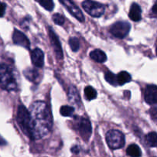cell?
<instances>
[{
	"mask_svg": "<svg viewBox=\"0 0 157 157\" xmlns=\"http://www.w3.org/2000/svg\"><path fill=\"white\" fill-rule=\"evenodd\" d=\"M71 152H73V153H75V154H78V153H79V148H78V147H72Z\"/></svg>",
	"mask_w": 157,
	"mask_h": 157,
	"instance_id": "83f0119b",
	"label": "cell"
},
{
	"mask_svg": "<svg viewBox=\"0 0 157 157\" xmlns=\"http://www.w3.org/2000/svg\"><path fill=\"white\" fill-rule=\"evenodd\" d=\"M60 2L64 5L66 9L69 11V12L73 16H75L78 21H81V22H83L84 21V16L83 15L82 12H81V9L73 2L69 1V0H64V1L61 0V1H60Z\"/></svg>",
	"mask_w": 157,
	"mask_h": 157,
	"instance_id": "ba28073f",
	"label": "cell"
},
{
	"mask_svg": "<svg viewBox=\"0 0 157 157\" xmlns=\"http://www.w3.org/2000/svg\"><path fill=\"white\" fill-rule=\"evenodd\" d=\"M106 141L109 147L113 150H117L124 147L125 144V136L119 130H109L106 135Z\"/></svg>",
	"mask_w": 157,
	"mask_h": 157,
	"instance_id": "3957f363",
	"label": "cell"
},
{
	"mask_svg": "<svg viewBox=\"0 0 157 157\" xmlns=\"http://www.w3.org/2000/svg\"><path fill=\"white\" fill-rule=\"evenodd\" d=\"M24 75L28 80L32 81V82H36L37 80L39 78V73L38 71L33 68H27L24 71Z\"/></svg>",
	"mask_w": 157,
	"mask_h": 157,
	"instance_id": "e0dca14e",
	"label": "cell"
},
{
	"mask_svg": "<svg viewBox=\"0 0 157 157\" xmlns=\"http://www.w3.org/2000/svg\"><path fill=\"white\" fill-rule=\"evenodd\" d=\"M29 137L38 140L48 134L53 125L50 107L44 101H36L29 108Z\"/></svg>",
	"mask_w": 157,
	"mask_h": 157,
	"instance_id": "6da1fadb",
	"label": "cell"
},
{
	"mask_svg": "<svg viewBox=\"0 0 157 157\" xmlns=\"http://www.w3.org/2000/svg\"><path fill=\"white\" fill-rule=\"evenodd\" d=\"M49 37H50L51 43H52V45L53 47L54 51H55V53L56 55L57 58L58 59H62L63 58V52H62V48H61V43H60L59 39H58V37L57 36L56 34L55 33V32L53 31V29L52 28H49Z\"/></svg>",
	"mask_w": 157,
	"mask_h": 157,
	"instance_id": "9c48e42d",
	"label": "cell"
},
{
	"mask_svg": "<svg viewBox=\"0 0 157 157\" xmlns=\"http://www.w3.org/2000/svg\"><path fill=\"white\" fill-rule=\"evenodd\" d=\"M130 25L127 21H117L110 27V32L112 35L118 38H124L129 34Z\"/></svg>",
	"mask_w": 157,
	"mask_h": 157,
	"instance_id": "52a82bcc",
	"label": "cell"
},
{
	"mask_svg": "<svg viewBox=\"0 0 157 157\" xmlns=\"http://www.w3.org/2000/svg\"><path fill=\"white\" fill-rule=\"evenodd\" d=\"M40 5L42 6L44 9H45L46 10L48 11H52L54 9V2L51 0H45V1H41L38 2Z\"/></svg>",
	"mask_w": 157,
	"mask_h": 157,
	"instance_id": "cb8c5ba5",
	"label": "cell"
},
{
	"mask_svg": "<svg viewBox=\"0 0 157 157\" xmlns=\"http://www.w3.org/2000/svg\"><path fill=\"white\" fill-rule=\"evenodd\" d=\"M117 84V85H124L126 83L131 81V76L127 71H121L116 76Z\"/></svg>",
	"mask_w": 157,
	"mask_h": 157,
	"instance_id": "2e32d148",
	"label": "cell"
},
{
	"mask_svg": "<svg viewBox=\"0 0 157 157\" xmlns=\"http://www.w3.org/2000/svg\"><path fill=\"white\" fill-rule=\"evenodd\" d=\"M146 140L147 144L150 147H157V133L155 132H150L146 136Z\"/></svg>",
	"mask_w": 157,
	"mask_h": 157,
	"instance_id": "d6986e66",
	"label": "cell"
},
{
	"mask_svg": "<svg viewBox=\"0 0 157 157\" xmlns=\"http://www.w3.org/2000/svg\"><path fill=\"white\" fill-rule=\"evenodd\" d=\"M6 9V5L4 2H0V17H2L4 15Z\"/></svg>",
	"mask_w": 157,
	"mask_h": 157,
	"instance_id": "4316f807",
	"label": "cell"
},
{
	"mask_svg": "<svg viewBox=\"0 0 157 157\" xmlns=\"http://www.w3.org/2000/svg\"><path fill=\"white\" fill-rule=\"evenodd\" d=\"M0 87L7 91L15 90L18 87L17 78L13 69L8 64H0Z\"/></svg>",
	"mask_w": 157,
	"mask_h": 157,
	"instance_id": "7a4b0ae2",
	"label": "cell"
},
{
	"mask_svg": "<svg viewBox=\"0 0 157 157\" xmlns=\"http://www.w3.org/2000/svg\"><path fill=\"white\" fill-rule=\"evenodd\" d=\"M44 52L40 48H35L31 53L32 64L36 67H42L44 65Z\"/></svg>",
	"mask_w": 157,
	"mask_h": 157,
	"instance_id": "7c38bea8",
	"label": "cell"
},
{
	"mask_svg": "<svg viewBox=\"0 0 157 157\" xmlns=\"http://www.w3.org/2000/svg\"><path fill=\"white\" fill-rule=\"evenodd\" d=\"M150 115H151V118L153 119V121L157 124V107L150 110Z\"/></svg>",
	"mask_w": 157,
	"mask_h": 157,
	"instance_id": "484cf974",
	"label": "cell"
},
{
	"mask_svg": "<svg viewBox=\"0 0 157 157\" xmlns=\"http://www.w3.org/2000/svg\"><path fill=\"white\" fill-rule=\"evenodd\" d=\"M84 94H85L87 100L91 101V100L95 99L97 98L98 94H97L96 90L94 87H92L91 86H87L84 88Z\"/></svg>",
	"mask_w": 157,
	"mask_h": 157,
	"instance_id": "ffe728a7",
	"label": "cell"
},
{
	"mask_svg": "<svg viewBox=\"0 0 157 157\" xmlns=\"http://www.w3.org/2000/svg\"><path fill=\"white\" fill-rule=\"evenodd\" d=\"M144 99L148 104H157V86H147L144 92Z\"/></svg>",
	"mask_w": 157,
	"mask_h": 157,
	"instance_id": "8fae6325",
	"label": "cell"
},
{
	"mask_svg": "<svg viewBox=\"0 0 157 157\" xmlns=\"http://www.w3.org/2000/svg\"><path fill=\"white\" fill-rule=\"evenodd\" d=\"M17 123L23 133L29 137V112L25 106L20 105L17 110Z\"/></svg>",
	"mask_w": 157,
	"mask_h": 157,
	"instance_id": "277c9868",
	"label": "cell"
},
{
	"mask_svg": "<svg viewBox=\"0 0 157 157\" xmlns=\"http://www.w3.org/2000/svg\"><path fill=\"white\" fill-rule=\"evenodd\" d=\"M105 79L109 84H112V85H117V78L116 75H113L112 72L107 71V73L105 74Z\"/></svg>",
	"mask_w": 157,
	"mask_h": 157,
	"instance_id": "603a6c76",
	"label": "cell"
},
{
	"mask_svg": "<svg viewBox=\"0 0 157 157\" xmlns=\"http://www.w3.org/2000/svg\"><path fill=\"white\" fill-rule=\"evenodd\" d=\"M76 127L80 135L84 140L87 141L91 135V124L85 117H76Z\"/></svg>",
	"mask_w": 157,
	"mask_h": 157,
	"instance_id": "8992f818",
	"label": "cell"
},
{
	"mask_svg": "<svg viewBox=\"0 0 157 157\" xmlns=\"http://www.w3.org/2000/svg\"><path fill=\"white\" fill-rule=\"evenodd\" d=\"M82 6L85 12L93 17H101L105 11V6L98 2L84 1Z\"/></svg>",
	"mask_w": 157,
	"mask_h": 157,
	"instance_id": "5b68a950",
	"label": "cell"
},
{
	"mask_svg": "<svg viewBox=\"0 0 157 157\" xmlns=\"http://www.w3.org/2000/svg\"><path fill=\"white\" fill-rule=\"evenodd\" d=\"M90 57L92 60L99 63H103L107 60V55L103 51L100 49L92 51L90 53Z\"/></svg>",
	"mask_w": 157,
	"mask_h": 157,
	"instance_id": "9a60e30c",
	"label": "cell"
},
{
	"mask_svg": "<svg viewBox=\"0 0 157 157\" xmlns=\"http://www.w3.org/2000/svg\"><path fill=\"white\" fill-rule=\"evenodd\" d=\"M141 8L137 3H133L130 7V12H129V17L130 19L133 21H139L141 20Z\"/></svg>",
	"mask_w": 157,
	"mask_h": 157,
	"instance_id": "5bb4252c",
	"label": "cell"
},
{
	"mask_svg": "<svg viewBox=\"0 0 157 157\" xmlns=\"http://www.w3.org/2000/svg\"><path fill=\"white\" fill-rule=\"evenodd\" d=\"M67 97H68V100L71 104L74 105L80 106L81 104V98H80V95L78 94V90L74 86H71L69 87L68 93H67Z\"/></svg>",
	"mask_w": 157,
	"mask_h": 157,
	"instance_id": "4fadbf2b",
	"label": "cell"
},
{
	"mask_svg": "<svg viewBox=\"0 0 157 157\" xmlns=\"http://www.w3.org/2000/svg\"><path fill=\"white\" fill-rule=\"evenodd\" d=\"M156 55H157V47H156Z\"/></svg>",
	"mask_w": 157,
	"mask_h": 157,
	"instance_id": "4dcf8cb0",
	"label": "cell"
},
{
	"mask_svg": "<svg viewBox=\"0 0 157 157\" xmlns=\"http://www.w3.org/2000/svg\"><path fill=\"white\" fill-rule=\"evenodd\" d=\"M127 153L130 157H141L142 152L139 146L136 144H131L127 149Z\"/></svg>",
	"mask_w": 157,
	"mask_h": 157,
	"instance_id": "ac0fdd59",
	"label": "cell"
},
{
	"mask_svg": "<svg viewBox=\"0 0 157 157\" xmlns=\"http://www.w3.org/2000/svg\"><path fill=\"white\" fill-rule=\"evenodd\" d=\"M12 40H13V42L17 45L24 47L26 49L30 48V41L28 39L26 35L17 29H15L14 31L13 35H12Z\"/></svg>",
	"mask_w": 157,
	"mask_h": 157,
	"instance_id": "30bf717a",
	"label": "cell"
},
{
	"mask_svg": "<svg viewBox=\"0 0 157 157\" xmlns=\"http://www.w3.org/2000/svg\"><path fill=\"white\" fill-rule=\"evenodd\" d=\"M6 142L1 136H0V146H3V145H6Z\"/></svg>",
	"mask_w": 157,
	"mask_h": 157,
	"instance_id": "f546056e",
	"label": "cell"
},
{
	"mask_svg": "<svg viewBox=\"0 0 157 157\" xmlns=\"http://www.w3.org/2000/svg\"><path fill=\"white\" fill-rule=\"evenodd\" d=\"M52 18H53L54 22L56 25H62L64 23V18L62 15H60V14H55L53 17H52Z\"/></svg>",
	"mask_w": 157,
	"mask_h": 157,
	"instance_id": "d4e9b609",
	"label": "cell"
},
{
	"mask_svg": "<svg viewBox=\"0 0 157 157\" xmlns=\"http://www.w3.org/2000/svg\"><path fill=\"white\" fill-rule=\"evenodd\" d=\"M152 11H153V14H155V15H156V16H157V2H156V3H155L154 6H153Z\"/></svg>",
	"mask_w": 157,
	"mask_h": 157,
	"instance_id": "f1b7e54d",
	"label": "cell"
},
{
	"mask_svg": "<svg viewBox=\"0 0 157 157\" xmlns=\"http://www.w3.org/2000/svg\"><path fill=\"white\" fill-rule=\"evenodd\" d=\"M69 45H70L71 49L73 52H78L80 48V43L79 41L77 38L75 37H71V38L69 39Z\"/></svg>",
	"mask_w": 157,
	"mask_h": 157,
	"instance_id": "7402d4cb",
	"label": "cell"
},
{
	"mask_svg": "<svg viewBox=\"0 0 157 157\" xmlns=\"http://www.w3.org/2000/svg\"><path fill=\"white\" fill-rule=\"evenodd\" d=\"M60 113L64 117H71L74 113V107L70 106H62L60 109Z\"/></svg>",
	"mask_w": 157,
	"mask_h": 157,
	"instance_id": "44dd1931",
	"label": "cell"
}]
</instances>
